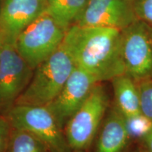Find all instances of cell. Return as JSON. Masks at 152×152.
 <instances>
[{"instance_id": "30bf717a", "label": "cell", "mask_w": 152, "mask_h": 152, "mask_svg": "<svg viewBox=\"0 0 152 152\" xmlns=\"http://www.w3.org/2000/svg\"><path fill=\"white\" fill-rule=\"evenodd\" d=\"M46 11V0H1L0 33L14 44L18 35Z\"/></svg>"}, {"instance_id": "7a4b0ae2", "label": "cell", "mask_w": 152, "mask_h": 152, "mask_svg": "<svg viewBox=\"0 0 152 152\" xmlns=\"http://www.w3.org/2000/svg\"><path fill=\"white\" fill-rule=\"evenodd\" d=\"M75 64L63 45L37 66L26 90L15 105L47 106L59 93Z\"/></svg>"}, {"instance_id": "e0dca14e", "label": "cell", "mask_w": 152, "mask_h": 152, "mask_svg": "<svg viewBox=\"0 0 152 152\" xmlns=\"http://www.w3.org/2000/svg\"><path fill=\"white\" fill-rule=\"evenodd\" d=\"M138 20L152 27V0H134Z\"/></svg>"}, {"instance_id": "2e32d148", "label": "cell", "mask_w": 152, "mask_h": 152, "mask_svg": "<svg viewBox=\"0 0 152 152\" xmlns=\"http://www.w3.org/2000/svg\"><path fill=\"white\" fill-rule=\"evenodd\" d=\"M140 111L152 120V79L138 81Z\"/></svg>"}, {"instance_id": "3957f363", "label": "cell", "mask_w": 152, "mask_h": 152, "mask_svg": "<svg viewBox=\"0 0 152 152\" xmlns=\"http://www.w3.org/2000/svg\"><path fill=\"white\" fill-rule=\"evenodd\" d=\"M66 33L45 11L19 34L14 45L34 70L61 45Z\"/></svg>"}, {"instance_id": "8fae6325", "label": "cell", "mask_w": 152, "mask_h": 152, "mask_svg": "<svg viewBox=\"0 0 152 152\" xmlns=\"http://www.w3.org/2000/svg\"><path fill=\"white\" fill-rule=\"evenodd\" d=\"M129 141L125 118L115 108L104 123L94 152H125Z\"/></svg>"}, {"instance_id": "5bb4252c", "label": "cell", "mask_w": 152, "mask_h": 152, "mask_svg": "<svg viewBox=\"0 0 152 152\" xmlns=\"http://www.w3.org/2000/svg\"><path fill=\"white\" fill-rule=\"evenodd\" d=\"M6 152H51L47 146L31 133L12 128Z\"/></svg>"}, {"instance_id": "7402d4cb", "label": "cell", "mask_w": 152, "mask_h": 152, "mask_svg": "<svg viewBox=\"0 0 152 152\" xmlns=\"http://www.w3.org/2000/svg\"><path fill=\"white\" fill-rule=\"evenodd\" d=\"M1 0H0V11H1Z\"/></svg>"}, {"instance_id": "277c9868", "label": "cell", "mask_w": 152, "mask_h": 152, "mask_svg": "<svg viewBox=\"0 0 152 152\" xmlns=\"http://www.w3.org/2000/svg\"><path fill=\"white\" fill-rule=\"evenodd\" d=\"M6 116L12 128L31 133L51 152H72L64 130L47 106L15 105Z\"/></svg>"}, {"instance_id": "5b68a950", "label": "cell", "mask_w": 152, "mask_h": 152, "mask_svg": "<svg viewBox=\"0 0 152 152\" xmlns=\"http://www.w3.org/2000/svg\"><path fill=\"white\" fill-rule=\"evenodd\" d=\"M107 106L106 91L97 83L64 127V134L72 152H83L88 149Z\"/></svg>"}, {"instance_id": "ffe728a7", "label": "cell", "mask_w": 152, "mask_h": 152, "mask_svg": "<svg viewBox=\"0 0 152 152\" xmlns=\"http://www.w3.org/2000/svg\"><path fill=\"white\" fill-rule=\"evenodd\" d=\"M4 42V39L2 35H1V33H0V45L2 44Z\"/></svg>"}, {"instance_id": "9a60e30c", "label": "cell", "mask_w": 152, "mask_h": 152, "mask_svg": "<svg viewBox=\"0 0 152 152\" xmlns=\"http://www.w3.org/2000/svg\"><path fill=\"white\" fill-rule=\"evenodd\" d=\"M125 121L130 140H142L152 130V120L142 113L125 118Z\"/></svg>"}, {"instance_id": "ac0fdd59", "label": "cell", "mask_w": 152, "mask_h": 152, "mask_svg": "<svg viewBox=\"0 0 152 152\" xmlns=\"http://www.w3.org/2000/svg\"><path fill=\"white\" fill-rule=\"evenodd\" d=\"M12 126L7 117L0 114V152H6Z\"/></svg>"}, {"instance_id": "4fadbf2b", "label": "cell", "mask_w": 152, "mask_h": 152, "mask_svg": "<svg viewBox=\"0 0 152 152\" xmlns=\"http://www.w3.org/2000/svg\"><path fill=\"white\" fill-rule=\"evenodd\" d=\"M88 0H46V11L66 31L75 23Z\"/></svg>"}, {"instance_id": "52a82bcc", "label": "cell", "mask_w": 152, "mask_h": 152, "mask_svg": "<svg viewBox=\"0 0 152 152\" xmlns=\"http://www.w3.org/2000/svg\"><path fill=\"white\" fill-rule=\"evenodd\" d=\"M125 74L134 81L152 79V37L150 26L137 20L122 30Z\"/></svg>"}, {"instance_id": "d6986e66", "label": "cell", "mask_w": 152, "mask_h": 152, "mask_svg": "<svg viewBox=\"0 0 152 152\" xmlns=\"http://www.w3.org/2000/svg\"><path fill=\"white\" fill-rule=\"evenodd\" d=\"M144 151L152 152V130L142 140Z\"/></svg>"}, {"instance_id": "ba28073f", "label": "cell", "mask_w": 152, "mask_h": 152, "mask_svg": "<svg viewBox=\"0 0 152 152\" xmlns=\"http://www.w3.org/2000/svg\"><path fill=\"white\" fill-rule=\"evenodd\" d=\"M137 20L134 0H88L75 24L123 30Z\"/></svg>"}, {"instance_id": "8992f818", "label": "cell", "mask_w": 152, "mask_h": 152, "mask_svg": "<svg viewBox=\"0 0 152 152\" xmlns=\"http://www.w3.org/2000/svg\"><path fill=\"white\" fill-rule=\"evenodd\" d=\"M34 70L18 52L14 44L0 45V114L6 115L26 90Z\"/></svg>"}, {"instance_id": "44dd1931", "label": "cell", "mask_w": 152, "mask_h": 152, "mask_svg": "<svg viewBox=\"0 0 152 152\" xmlns=\"http://www.w3.org/2000/svg\"><path fill=\"white\" fill-rule=\"evenodd\" d=\"M150 29H151V37H152V27L150 26Z\"/></svg>"}, {"instance_id": "603a6c76", "label": "cell", "mask_w": 152, "mask_h": 152, "mask_svg": "<svg viewBox=\"0 0 152 152\" xmlns=\"http://www.w3.org/2000/svg\"><path fill=\"white\" fill-rule=\"evenodd\" d=\"M137 152H146V151H137Z\"/></svg>"}, {"instance_id": "6da1fadb", "label": "cell", "mask_w": 152, "mask_h": 152, "mask_svg": "<svg viewBox=\"0 0 152 152\" xmlns=\"http://www.w3.org/2000/svg\"><path fill=\"white\" fill-rule=\"evenodd\" d=\"M63 45L75 66L98 83L125 73L122 54V30L74 24L66 31Z\"/></svg>"}, {"instance_id": "7c38bea8", "label": "cell", "mask_w": 152, "mask_h": 152, "mask_svg": "<svg viewBox=\"0 0 152 152\" xmlns=\"http://www.w3.org/2000/svg\"><path fill=\"white\" fill-rule=\"evenodd\" d=\"M111 81L115 109L125 118L141 113L140 94L135 81L125 73L114 77Z\"/></svg>"}, {"instance_id": "9c48e42d", "label": "cell", "mask_w": 152, "mask_h": 152, "mask_svg": "<svg viewBox=\"0 0 152 152\" xmlns=\"http://www.w3.org/2000/svg\"><path fill=\"white\" fill-rule=\"evenodd\" d=\"M97 83L93 76L75 66L59 93L47 105L63 130Z\"/></svg>"}]
</instances>
